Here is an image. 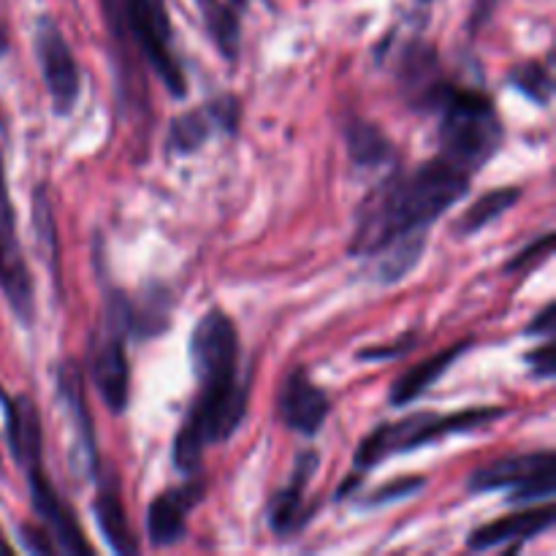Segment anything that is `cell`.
Listing matches in <instances>:
<instances>
[{"label": "cell", "instance_id": "cell-1", "mask_svg": "<svg viewBox=\"0 0 556 556\" xmlns=\"http://www.w3.org/2000/svg\"><path fill=\"white\" fill-rule=\"evenodd\" d=\"M190 364L199 389L172 451L174 467L185 476L199 472L206 448L228 443L248 416L250 369L242 367V340L226 309L210 307L193 326Z\"/></svg>", "mask_w": 556, "mask_h": 556}, {"label": "cell", "instance_id": "cell-2", "mask_svg": "<svg viewBox=\"0 0 556 556\" xmlns=\"http://www.w3.org/2000/svg\"><path fill=\"white\" fill-rule=\"evenodd\" d=\"M470 182V174L440 155L389 177L362 204L351 255L372 258L405 239L429 237V228L465 199Z\"/></svg>", "mask_w": 556, "mask_h": 556}, {"label": "cell", "instance_id": "cell-3", "mask_svg": "<svg viewBox=\"0 0 556 556\" xmlns=\"http://www.w3.org/2000/svg\"><path fill=\"white\" fill-rule=\"evenodd\" d=\"M438 114L440 157L476 177L500 152L505 141V125L497 106L486 92L448 81L443 96L434 103Z\"/></svg>", "mask_w": 556, "mask_h": 556}, {"label": "cell", "instance_id": "cell-4", "mask_svg": "<svg viewBox=\"0 0 556 556\" xmlns=\"http://www.w3.org/2000/svg\"><path fill=\"white\" fill-rule=\"evenodd\" d=\"M505 416H508L505 407H470V410L456 413H413L402 421L380 424L358 443L356 454H353V476L364 478L378 465L394 459V456L440 443L451 434L478 432V429H486L489 424L500 421Z\"/></svg>", "mask_w": 556, "mask_h": 556}, {"label": "cell", "instance_id": "cell-5", "mask_svg": "<svg viewBox=\"0 0 556 556\" xmlns=\"http://www.w3.org/2000/svg\"><path fill=\"white\" fill-rule=\"evenodd\" d=\"M101 5L114 36L139 52L163 87L174 98L188 96V79L174 52V27L166 0H101Z\"/></svg>", "mask_w": 556, "mask_h": 556}, {"label": "cell", "instance_id": "cell-6", "mask_svg": "<svg viewBox=\"0 0 556 556\" xmlns=\"http://www.w3.org/2000/svg\"><path fill=\"white\" fill-rule=\"evenodd\" d=\"M128 296L112 291L103 304V318L90 340L87 367L96 383L98 396L109 413L123 416L130 402V364H128V320H125Z\"/></svg>", "mask_w": 556, "mask_h": 556}, {"label": "cell", "instance_id": "cell-7", "mask_svg": "<svg viewBox=\"0 0 556 556\" xmlns=\"http://www.w3.org/2000/svg\"><path fill=\"white\" fill-rule=\"evenodd\" d=\"M5 119L0 114V291L9 309L25 329L36 324V288H33L30 264L16 231V212L9 193V174H5Z\"/></svg>", "mask_w": 556, "mask_h": 556}, {"label": "cell", "instance_id": "cell-8", "mask_svg": "<svg viewBox=\"0 0 556 556\" xmlns=\"http://www.w3.org/2000/svg\"><path fill=\"white\" fill-rule=\"evenodd\" d=\"M508 492V503L525 505L538 500H552L556 492V454H514L478 467L467 478V494Z\"/></svg>", "mask_w": 556, "mask_h": 556}, {"label": "cell", "instance_id": "cell-9", "mask_svg": "<svg viewBox=\"0 0 556 556\" xmlns=\"http://www.w3.org/2000/svg\"><path fill=\"white\" fill-rule=\"evenodd\" d=\"M33 52H36L38 68H41L43 87L52 98V109L58 117H71L81 96L79 63L74 49L65 41L63 30L49 14H41L33 33Z\"/></svg>", "mask_w": 556, "mask_h": 556}, {"label": "cell", "instance_id": "cell-10", "mask_svg": "<svg viewBox=\"0 0 556 556\" xmlns=\"http://www.w3.org/2000/svg\"><path fill=\"white\" fill-rule=\"evenodd\" d=\"M54 396L63 405L71 424V467L76 478H96L101 459H98L96 429H92L90 407H87L85 372L74 358H65L54 369Z\"/></svg>", "mask_w": 556, "mask_h": 556}, {"label": "cell", "instance_id": "cell-11", "mask_svg": "<svg viewBox=\"0 0 556 556\" xmlns=\"http://www.w3.org/2000/svg\"><path fill=\"white\" fill-rule=\"evenodd\" d=\"M396 87L402 92V101L413 109V112L432 114L434 103L443 96L448 87V76H445L443 63H440L438 47H432L424 38H410L405 47L400 49L396 58Z\"/></svg>", "mask_w": 556, "mask_h": 556}, {"label": "cell", "instance_id": "cell-12", "mask_svg": "<svg viewBox=\"0 0 556 556\" xmlns=\"http://www.w3.org/2000/svg\"><path fill=\"white\" fill-rule=\"evenodd\" d=\"M280 424L302 438H318L331 416V400L304 367H291L275 396Z\"/></svg>", "mask_w": 556, "mask_h": 556}, {"label": "cell", "instance_id": "cell-13", "mask_svg": "<svg viewBox=\"0 0 556 556\" xmlns=\"http://www.w3.org/2000/svg\"><path fill=\"white\" fill-rule=\"evenodd\" d=\"M27 478V492H30V505L36 519L41 521L43 530L52 538L54 548L63 554H92V546L87 543V538L81 535V527L76 521L71 505L54 492L52 481H49L47 470L41 465H33L25 470Z\"/></svg>", "mask_w": 556, "mask_h": 556}, {"label": "cell", "instance_id": "cell-14", "mask_svg": "<svg viewBox=\"0 0 556 556\" xmlns=\"http://www.w3.org/2000/svg\"><path fill=\"white\" fill-rule=\"evenodd\" d=\"M320 467V456L315 451H302L293 462V472L286 486L277 489L266 505V521H269L271 535L291 538L302 532L313 521L318 505L307 503L309 483Z\"/></svg>", "mask_w": 556, "mask_h": 556}, {"label": "cell", "instance_id": "cell-15", "mask_svg": "<svg viewBox=\"0 0 556 556\" xmlns=\"http://www.w3.org/2000/svg\"><path fill=\"white\" fill-rule=\"evenodd\" d=\"M204 478H190V481L157 494L150 503V508H147V541H150V546H177L185 538V532H188V516L204 503Z\"/></svg>", "mask_w": 556, "mask_h": 556}, {"label": "cell", "instance_id": "cell-16", "mask_svg": "<svg viewBox=\"0 0 556 556\" xmlns=\"http://www.w3.org/2000/svg\"><path fill=\"white\" fill-rule=\"evenodd\" d=\"M556 510L548 500L543 508L521 510V514H508L503 519H494L489 525L478 527L467 535V548L470 552H492V548H505L508 554L519 552L525 543L535 541L543 532L554 527Z\"/></svg>", "mask_w": 556, "mask_h": 556}, {"label": "cell", "instance_id": "cell-17", "mask_svg": "<svg viewBox=\"0 0 556 556\" xmlns=\"http://www.w3.org/2000/svg\"><path fill=\"white\" fill-rule=\"evenodd\" d=\"M0 410H3L5 440H9V451L11 456H14V465L20 467L22 472L33 465H41L43 427L36 402L27 394H5L3 386H0Z\"/></svg>", "mask_w": 556, "mask_h": 556}, {"label": "cell", "instance_id": "cell-18", "mask_svg": "<svg viewBox=\"0 0 556 556\" xmlns=\"http://www.w3.org/2000/svg\"><path fill=\"white\" fill-rule=\"evenodd\" d=\"M96 478L98 492L96 500H92V514H96V525L98 530H101L103 541H106V546L119 556L139 554V543H136L128 514H125L123 486H119L117 472H114L112 467H106V470L98 467Z\"/></svg>", "mask_w": 556, "mask_h": 556}, {"label": "cell", "instance_id": "cell-19", "mask_svg": "<svg viewBox=\"0 0 556 556\" xmlns=\"http://www.w3.org/2000/svg\"><path fill=\"white\" fill-rule=\"evenodd\" d=\"M472 345H476V340H472V337H465V340L454 342V345L443 348L440 353L429 356L427 362H421V364H416V367L407 369V372L400 375V378H396V383L391 386L389 405L391 407L413 405V402H416L418 396L427 394V391L432 389V386L438 383V380L443 378V375L448 372V369L454 367V364L459 362V358L465 356Z\"/></svg>", "mask_w": 556, "mask_h": 556}, {"label": "cell", "instance_id": "cell-20", "mask_svg": "<svg viewBox=\"0 0 556 556\" xmlns=\"http://www.w3.org/2000/svg\"><path fill=\"white\" fill-rule=\"evenodd\" d=\"M212 43L228 65L239 63L242 52L244 0H193Z\"/></svg>", "mask_w": 556, "mask_h": 556}, {"label": "cell", "instance_id": "cell-21", "mask_svg": "<svg viewBox=\"0 0 556 556\" xmlns=\"http://www.w3.org/2000/svg\"><path fill=\"white\" fill-rule=\"evenodd\" d=\"M172 293L161 282H150L141 288L139 296H128L125 302V320H128L130 340H155L172 324Z\"/></svg>", "mask_w": 556, "mask_h": 556}, {"label": "cell", "instance_id": "cell-22", "mask_svg": "<svg viewBox=\"0 0 556 556\" xmlns=\"http://www.w3.org/2000/svg\"><path fill=\"white\" fill-rule=\"evenodd\" d=\"M217 134V123L212 117L210 106L188 109V112L172 117L166 130V141H163V152L168 157H185L199 152L201 147L210 141V136Z\"/></svg>", "mask_w": 556, "mask_h": 556}, {"label": "cell", "instance_id": "cell-23", "mask_svg": "<svg viewBox=\"0 0 556 556\" xmlns=\"http://www.w3.org/2000/svg\"><path fill=\"white\" fill-rule=\"evenodd\" d=\"M345 141L348 155L358 168H383L396 157L389 136L367 119H351L345 128Z\"/></svg>", "mask_w": 556, "mask_h": 556}, {"label": "cell", "instance_id": "cell-24", "mask_svg": "<svg viewBox=\"0 0 556 556\" xmlns=\"http://www.w3.org/2000/svg\"><path fill=\"white\" fill-rule=\"evenodd\" d=\"M521 201V188L519 185H503V188H494L489 193H483L476 204H470V210L456 220L454 231L456 237H476L478 231H483L486 226H492L494 220L505 215L508 210H514Z\"/></svg>", "mask_w": 556, "mask_h": 556}, {"label": "cell", "instance_id": "cell-25", "mask_svg": "<svg viewBox=\"0 0 556 556\" xmlns=\"http://www.w3.org/2000/svg\"><path fill=\"white\" fill-rule=\"evenodd\" d=\"M424 250H427V237H413L405 242L394 244V248L383 250V253L372 255V271L375 280L383 286H394L402 277L410 275L421 261Z\"/></svg>", "mask_w": 556, "mask_h": 556}, {"label": "cell", "instance_id": "cell-26", "mask_svg": "<svg viewBox=\"0 0 556 556\" xmlns=\"http://www.w3.org/2000/svg\"><path fill=\"white\" fill-rule=\"evenodd\" d=\"M33 228H36V237L41 242L43 250V261H47L49 271H52L54 288H60V239H58V223H54V212L52 204H49L47 188H36L33 190Z\"/></svg>", "mask_w": 556, "mask_h": 556}, {"label": "cell", "instance_id": "cell-27", "mask_svg": "<svg viewBox=\"0 0 556 556\" xmlns=\"http://www.w3.org/2000/svg\"><path fill=\"white\" fill-rule=\"evenodd\" d=\"M510 87L521 92L525 98H530L532 103L546 109L552 103L554 96V79H552V71L548 65L538 63V60H525V63L514 65L508 76Z\"/></svg>", "mask_w": 556, "mask_h": 556}, {"label": "cell", "instance_id": "cell-28", "mask_svg": "<svg viewBox=\"0 0 556 556\" xmlns=\"http://www.w3.org/2000/svg\"><path fill=\"white\" fill-rule=\"evenodd\" d=\"M554 253V233L546 231L538 239H532L525 250L514 255V258L505 264V275H530L532 269H538L541 264H546Z\"/></svg>", "mask_w": 556, "mask_h": 556}, {"label": "cell", "instance_id": "cell-29", "mask_svg": "<svg viewBox=\"0 0 556 556\" xmlns=\"http://www.w3.org/2000/svg\"><path fill=\"white\" fill-rule=\"evenodd\" d=\"M424 486H427V478L424 476L400 478V481H391V483H386V486L375 489V492L364 500V505H367V508H378V505L400 503V500L416 497Z\"/></svg>", "mask_w": 556, "mask_h": 556}, {"label": "cell", "instance_id": "cell-30", "mask_svg": "<svg viewBox=\"0 0 556 556\" xmlns=\"http://www.w3.org/2000/svg\"><path fill=\"white\" fill-rule=\"evenodd\" d=\"M416 342H418V334L416 331H410V334L400 337L394 345L362 348V351H358V358H362V362H394V358H402L407 351H413V348H416Z\"/></svg>", "mask_w": 556, "mask_h": 556}, {"label": "cell", "instance_id": "cell-31", "mask_svg": "<svg viewBox=\"0 0 556 556\" xmlns=\"http://www.w3.org/2000/svg\"><path fill=\"white\" fill-rule=\"evenodd\" d=\"M525 362H527V367H530V372L535 375L538 380H552L554 369H556L554 337H546V340H543V345H538L535 351L525 353Z\"/></svg>", "mask_w": 556, "mask_h": 556}, {"label": "cell", "instance_id": "cell-32", "mask_svg": "<svg viewBox=\"0 0 556 556\" xmlns=\"http://www.w3.org/2000/svg\"><path fill=\"white\" fill-rule=\"evenodd\" d=\"M20 541L25 543L27 552L33 554H54L58 548H54L52 538H49V532L43 530V527H30V525H20Z\"/></svg>", "mask_w": 556, "mask_h": 556}, {"label": "cell", "instance_id": "cell-33", "mask_svg": "<svg viewBox=\"0 0 556 556\" xmlns=\"http://www.w3.org/2000/svg\"><path fill=\"white\" fill-rule=\"evenodd\" d=\"M554 331H556V302H548L546 307H543L541 313L530 320V326L525 329V334L546 340V337H554Z\"/></svg>", "mask_w": 556, "mask_h": 556}, {"label": "cell", "instance_id": "cell-34", "mask_svg": "<svg viewBox=\"0 0 556 556\" xmlns=\"http://www.w3.org/2000/svg\"><path fill=\"white\" fill-rule=\"evenodd\" d=\"M497 5H500V0H476V3H472V11H470V30L472 33L481 30V27L492 20V14Z\"/></svg>", "mask_w": 556, "mask_h": 556}, {"label": "cell", "instance_id": "cell-35", "mask_svg": "<svg viewBox=\"0 0 556 556\" xmlns=\"http://www.w3.org/2000/svg\"><path fill=\"white\" fill-rule=\"evenodd\" d=\"M11 49V38H9V27H5L3 14H0V58Z\"/></svg>", "mask_w": 556, "mask_h": 556}, {"label": "cell", "instance_id": "cell-36", "mask_svg": "<svg viewBox=\"0 0 556 556\" xmlns=\"http://www.w3.org/2000/svg\"><path fill=\"white\" fill-rule=\"evenodd\" d=\"M418 3H434V0H418Z\"/></svg>", "mask_w": 556, "mask_h": 556}]
</instances>
